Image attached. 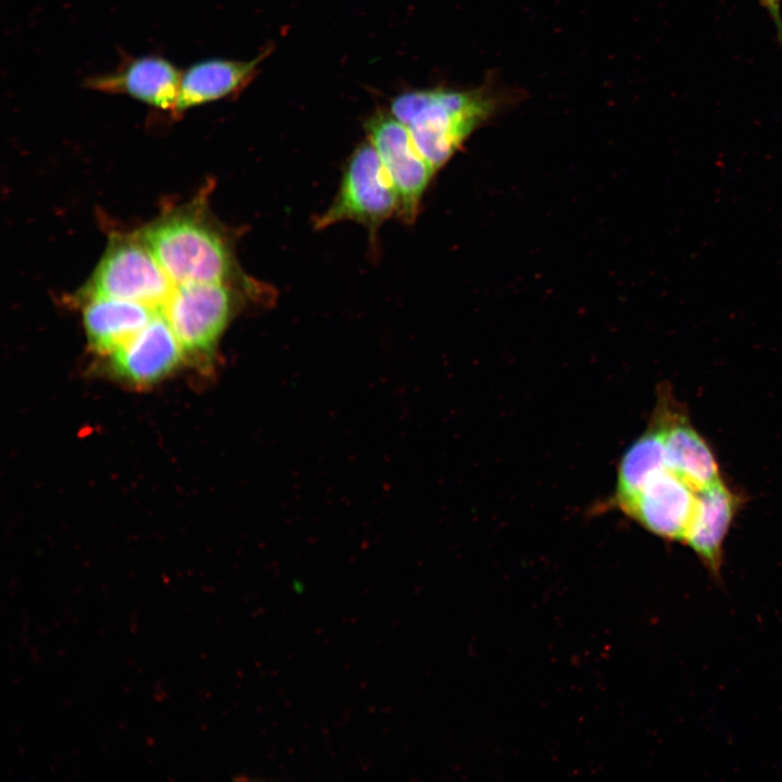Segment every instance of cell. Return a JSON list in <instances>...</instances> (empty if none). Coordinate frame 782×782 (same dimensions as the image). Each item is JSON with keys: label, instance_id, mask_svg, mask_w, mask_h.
Returning <instances> with one entry per match:
<instances>
[{"label": "cell", "instance_id": "cell-1", "mask_svg": "<svg viewBox=\"0 0 782 782\" xmlns=\"http://www.w3.org/2000/svg\"><path fill=\"white\" fill-rule=\"evenodd\" d=\"M495 89H430L402 93L391 114L409 130L424 157L438 171L502 104Z\"/></svg>", "mask_w": 782, "mask_h": 782}, {"label": "cell", "instance_id": "cell-2", "mask_svg": "<svg viewBox=\"0 0 782 782\" xmlns=\"http://www.w3.org/2000/svg\"><path fill=\"white\" fill-rule=\"evenodd\" d=\"M169 280L185 283H228L235 276L229 243L213 226L191 215L157 220L141 235Z\"/></svg>", "mask_w": 782, "mask_h": 782}, {"label": "cell", "instance_id": "cell-3", "mask_svg": "<svg viewBox=\"0 0 782 782\" xmlns=\"http://www.w3.org/2000/svg\"><path fill=\"white\" fill-rule=\"evenodd\" d=\"M400 214L398 192L375 148L367 141L350 155L340 186L329 207L316 218L323 229L344 220L364 226L370 237L382 224Z\"/></svg>", "mask_w": 782, "mask_h": 782}, {"label": "cell", "instance_id": "cell-4", "mask_svg": "<svg viewBox=\"0 0 782 782\" xmlns=\"http://www.w3.org/2000/svg\"><path fill=\"white\" fill-rule=\"evenodd\" d=\"M237 304L228 283L175 286L161 313L185 352L207 354L217 344Z\"/></svg>", "mask_w": 782, "mask_h": 782}, {"label": "cell", "instance_id": "cell-5", "mask_svg": "<svg viewBox=\"0 0 782 782\" xmlns=\"http://www.w3.org/2000/svg\"><path fill=\"white\" fill-rule=\"evenodd\" d=\"M365 129L398 192L399 217L411 224L437 171L420 153L407 127L391 113L371 115Z\"/></svg>", "mask_w": 782, "mask_h": 782}, {"label": "cell", "instance_id": "cell-6", "mask_svg": "<svg viewBox=\"0 0 782 782\" xmlns=\"http://www.w3.org/2000/svg\"><path fill=\"white\" fill-rule=\"evenodd\" d=\"M174 285L142 241H118L109 248L89 286V298L141 302L160 312Z\"/></svg>", "mask_w": 782, "mask_h": 782}, {"label": "cell", "instance_id": "cell-7", "mask_svg": "<svg viewBox=\"0 0 782 782\" xmlns=\"http://www.w3.org/2000/svg\"><path fill=\"white\" fill-rule=\"evenodd\" d=\"M660 425L666 466L699 490L720 480V467L706 439L693 426L688 408L668 384L660 387L652 414Z\"/></svg>", "mask_w": 782, "mask_h": 782}, {"label": "cell", "instance_id": "cell-8", "mask_svg": "<svg viewBox=\"0 0 782 782\" xmlns=\"http://www.w3.org/2000/svg\"><path fill=\"white\" fill-rule=\"evenodd\" d=\"M697 491L665 467L618 508L655 535L683 542L695 514Z\"/></svg>", "mask_w": 782, "mask_h": 782}, {"label": "cell", "instance_id": "cell-9", "mask_svg": "<svg viewBox=\"0 0 782 782\" xmlns=\"http://www.w3.org/2000/svg\"><path fill=\"white\" fill-rule=\"evenodd\" d=\"M181 80L179 71L160 55L127 56L110 73L87 77L84 86L108 93L129 96L155 109L174 112Z\"/></svg>", "mask_w": 782, "mask_h": 782}, {"label": "cell", "instance_id": "cell-10", "mask_svg": "<svg viewBox=\"0 0 782 782\" xmlns=\"http://www.w3.org/2000/svg\"><path fill=\"white\" fill-rule=\"evenodd\" d=\"M184 349L164 315L159 312L131 339L112 353L114 371L137 386L164 378L180 363Z\"/></svg>", "mask_w": 782, "mask_h": 782}, {"label": "cell", "instance_id": "cell-11", "mask_svg": "<svg viewBox=\"0 0 782 782\" xmlns=\"http://www.w3.org/2000/svg\"><path fill=\"white\" fill-rule=\"evenodd\" d=\"M744 503L743 494L722 478L697 491L695 514L683 543L716 576L722 565L724 540Z\"/></svg>", "mask_w": 782, "mask_h": 782}, {"label": "cell", "instance_id": "cell-12", "mask_svg": "<svg viewBox=\"0 0 782 782\" xmlns=\"http://www.w3.org/2000/svg\"><path fill=\"white\" fill-rule=\"evenodd\" d=\"M266 50L253 60L207 59L181 72L179 93L173 114L238 94L253 79Z\"/></svg>", "mask_w": 782, "mask_h": 782}, {"label": "cell", "instance_id": "cell-13", "mask_svg": "<svg viewBox=\"0 0 782 782\" xmlns=\"http://www.w3.org/2000/svg\"><path fill=\"white\" fill-rule=\"evenodd\" d=\"M160 311L141 302L94 297L84 310V324L91 346L112 354L143 329Z\"/></svg>", "mask_w": 782, "mask_h": 782}, {"label": "cell", "instance_id": "cell-14", "mask_svg": "<svg viewBox=\"0 0 782 782\" xmlns=\"http://www.w3.org/2000/svg\"><path fill=\"white\" fill-rule=\"evenodd\" d=\"M665 467L661 428L652 416L646 430L627 449L619 462L614 495L617 506L635 495L653 474Z\"/></svg>", "mask_w": 782, "mask_h": 782}, {"label": "cell", "instance_id": "cell-15", "mask_svg": "<svg viewBox=\"0 0 782 782\" xmlns=\"http://www.w3.org/2000/svg\"><path fill=\"white\" fill-rule=\"evenodd\" d=\"M762 7L769 12L777 27L778 34L782 39V15H781V0H759Z\"/></svg>", "mask_w": 782, "mask_h": 782}]
</instances>
